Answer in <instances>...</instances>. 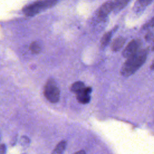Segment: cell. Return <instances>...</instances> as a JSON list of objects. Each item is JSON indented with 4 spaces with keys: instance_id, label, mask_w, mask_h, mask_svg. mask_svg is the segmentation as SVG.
Returning <instances> with one entry per match:
<instances>
[{
    "instance_id": "14",
    "label": "cell",
    "mask_w": 154,
    "mask_h": 154,
    "mask_svg": "<svg viewBox=\"0 0 154 154\" xmlns=\"http://www.w3.org/2000/svg\"><path fill=\"white\" fill-rule=\"evenodd\" d=\"M144 37L146 40L147 42H150L154 40V26L149 29Z\"/></svg>"
},
{
    "instance_id": "21",
    "label": "cell",
    "mask_w": 154,
    "mask_h": 154,
    "mask_svg": "<svg viewBox=\"0 0 154 154\" xmlns=\"http://www.w3.org/2000/svg\"><path fill=\"white\" fill-rule=\"evenodd\" d=\"M152 51L154 52V44H153V46H152Z\"/></svg>"
},
{
    "instance_id": "11",
    "label": "cell",
    "mask_w": 154,
    "mask_h": 154,
    "mask_svg": "<svg viewBox=\"0 0 154 154\" xmlns=\"http://www.w3.org/2000/svg\"><path fill=\"white\" fill-rule=\"evenodd\" d=\"M112 31H110L106 32L102 36V37L101 38V40H100V45L102 48L105 47L109 43V42L111 40V38L112 37Z\"/></svg>"
},
{
    "instance_id": "19",
    "label": "cell",
    "mask_w": 154,
    "mask_h": 154,
    "mask_svg": "<svg viewBox=\"0 0 154 154\" xmlns=\"http://www.w3.org/2000/svg\"><path fill=\"white\" fill-rule=\"evenodd\" d=\"M74 154H86V153L84 150H79V151L76 152Z\"/></svg>"
},
{
    "instance_id": "7",
    "label": "cell",
    "mask_w": 154,
    "mask_h": 154,
    "mask_svg": "<svg viewBox=\"0 0 154 154\" xmlns=\"http://www.w3.org/2000/svg\"><path fill=\"white\" fill-rule=\"evenodd\" d=\"M153 0H137L134 6V10L139 13L144 10Z\"/></svg>"
},
{
    "instance_id": "15",
    "label": "cell",
    "mask_w": 154,
    "mask_h": 154,
    "mask_svg": "<svg viewBox=\"0 0 154 154\" xmlns=\"http://www.w3.org/2000/svg\"><path fill=\"white\" fill-rule=\"evenodd\" d=\"M131 0H119L118 2L116 4L115 8L117 10H121L123 7H125L126 4L130 1Z\"/></svg>"
},
{
    "instance_id": "1",
    "label": "cell",
    "mask_w": 154,
    "mask_h": 154,
    "mask_svg": "<svg viewBox=\"0 0 154 154\" xmlns=\"http://www.w3.org/2000/svg\"><path fill=\"white\" fill-rule=\"evenodd\" d=\"M148 52V49H141L134 55L128 58L121 69L120 73L122 75L128 77L134 74L145 63Z\"/></svg>"
},
{
    "instance_id": "18",
    "label": "cell",
    "mask_w": 154,
    "mask_h": 154,
    "mask_svg": "<svg viewBox=\"0 0 154 154\" xmlns=\"http://www.w3.org/2000/svg\"><path fill=\"white\" fill-rule=\"evenodd\" d=\"M16 141H17V137H14L12 138V140H11V146H14V144H16Z\"/></svg>"
},
{
    "instance_id": "13",
    "label": "cell",
    "mask_w": 154,
    "mask_h": 154,
    "mask_svg": "<svg viewBox=\"0 0 154 154\" xmlns=\"http://www.w3.org/2000/svg\"><path fill=\"white\" fill-rule=\"evenodd\" d=\"M19 143L22 147H27L30 143V139L27 136H22L19 140Z\"/></svg>"
},
{
    "instance_id": "16",
    "label": "cell",
    "mask_w": 154,
    "mask_h": 154,
    "mask_svg": "<svg viewBox=\"0 0 154 154\" xmlns=\"http://www.w3.org/2000/svg\"><path fill=\"white\" fill-rule=\"evenodd\" d=\"M154 26V16L151 18L147 22H146L142 27L143 29H149Z\"/></svg>"
},
{
    "instance_id": "4",
    "label": "cell",
    "mask_w": 154,
    "mask_h": 154,
    "mask_svg": "<svg viewBox=\"0 0 154 154\" xmlns=\"http://www.w3.org/2000/svg\"><path fill=\"white\" fill-rule=\"evenodd\" d=\"M141 45V40L136 38L132 40L125 48L122 51V55L125 58H129L136 54L139 50Z\"/></svg>"
},
{
    "instance_id": "6",
    "label": "cell",
    "mask_w": 154,
    "mask_h": 154,
    "mask_svg": "<svg viewBox=\"0 0 154 154\" xmlns=\"http://www.w3.org/2000/svg\"><path fill=\"white\" fill-rule=\"evenodd\" d=\"M92 88L90 87H85L82 90L76 93V97L78 102L82 104H86L90 102L91 99L90 94Z\"/></svg>"
},
{
    "instance_id": "10",
    "label": "cell",
    "mask_w": 154,
    "mask_h": 154,
    "mask_svg": "<svg viewBox=\"0 0 154 154\" xmlns=\"http://www.w3.org/2000/svg\"><path fill=\"white\" fill-rule=\"evenodd\" d=\"M85 87V84L82 81H76L72 84L70 87V91L73 93H77Z\"/></svg>"
},
{
    "instance_id": "9",
    "label": "cell",
    "mask_w": 154,
    "mask_h": 154,
    "mask_svg": "<svg viewBox=\"0 0 154 154\" xmlns=\"http://www.w3.org/2000/svg\"><path fill=\"white\" fill-rule=\"evenodd\" d=\"M67 146V142L65 140L61 141L53 150L52 154H63Z\"/></svg>"
},
{
    "instance_id": "17",
    "label": "cell",
    "mask_w": 154,
    "mask_h": 154,
    "mask_svg": "<svg viewBox=\"0 0 154 154\" xmlns=\"http://www.w3.org/2000/svg\"><path fill=\"white\" fill-rule=\"evenodd\" d=\"M6 146L5 144H2L1 145V149H0V151H1V154H6Z\"/></svg>"
},
{
    "instance_id": "2",
    "label": "cell",
    "mask_w": 154,
    "mask_h": 154,
    "mask_svg": "<svg viewBox=\"0 0 154 154\" xmlns=\"http://www.w3.org/2000/svg\"><path fill=\"white\" fill-rule=\"evenodd\" d=\"M58 0H40L37 1L23 8V12L28 16H34L43 10L50 8L57 3Z\"/></svg>"
},
{
    "instance_id": "5",
    "label": "cell",
    "mask_w": 154,
    "mask_h": 154,
    "mask_svg": "<svg viewBox=\"0 0 154 154\" xmlns=\"http://www.w3.org/2000/svg\"><path fill=\"white\" fill-rule=\"evenodd\" d=\"M116 4L111 1H108L103 3L101 7L99 8L97 11V17L99 19H105L106 16L115 8Z\"/></svg>"
},
{
    "instance_id": "20",
    "label": "cell",
    "mask_w": 154,
    "mask_h": 154,
    "mask_svg": "<svg viewBox=\"0 0 154 154\" xmlns=\"http://www.w3.org/2000/svg\"><path fill=\"white\" fill-rule=\"evenodd\" d=\"M150 68L151 70H154V60L153 61V62H152V64H151Z\"/></svg>"
},
{
    "instance_id": "3",
    "label": "cell",
    "mask_w": 154,
    "mask_h": 154,
    "mask_svg": "<svg viewBox=\"0 0 154 154\" xmlns=\"http://www.w3.org/2000/svg\"><path fill=\"white\" fill-rule=\"evenodd\" d=\"M44 95L48 101L55 103L59 101L60 96V91L59 87L53 78L48 79L43 91Z\"/></svg>"
},
{
    "instance_id": "12",
    "label": "cell",
    "mask_w": 154,
    "mask_h": 154,
    "mask_svg": "<svg viewBox=\"0 0 154 154\" xmlns=\"http://www.w3.org/2000/svg\"><path fill=\"white\" fill-rule=\"evenodd\" d=\"M29 49L33 54H38L41 51V46L37 42H33L29 46Z\"/></svg>"
},
{
    "instance_id": "22",
    "label": "cell",
    "mask_w": 154,
    "mask_h": 154,
    "mask_svg": "<svg viewBox=\"0 0 154 154\" xmlns=\"http://www.w3.org/2000/svg\"><path fill=\"white\" fill-rule=\"evenodd\" d=\"M22 154H26V153H22Z\"/></svg>"
},
{
    "instance_id": "8",
    "label": "cell",
    "mask_w": 154,
    "mask_h": 154,
    "mask_svg": "<svg viewBox=\"0 0 154 154\" xmlns=\"http://www.w3.org/2000/svg\"><path fill=\"white\" fill-rule=\"evenodd\" d=\"M126 42V39L123 37H119L116 38L112 43L111 49L114 52H117L120 51L124 46Z\"/></svg>"
}]
</instances>
